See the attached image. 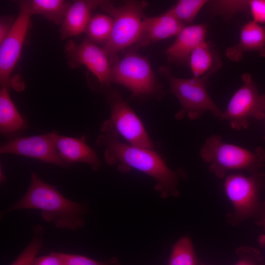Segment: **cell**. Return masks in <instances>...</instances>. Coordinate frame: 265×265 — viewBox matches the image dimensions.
<instances>
[{"label": "cell", "mask_w": 265, "mask_h": 265, "mask_svg": "<svg viewBox=\"0 0 265 265\" xmlns=\"http://www.w3.org/2000/svg\"><path fill=\"white\" fill-rule=\"evenodd\" d=\"M200 154L202 160L209 164L211 171L219 178L224 177L226 172L231 170L254 171L265 163V151L262 148L250 151L225 143L216 134L206 139Z\"/></svg>", "instance_id": "277c9868"}, {"label": "cell", "mask_w": 265, "mask_h": 265, "mask_svg": "<svg viewBox=\"0 0 265 265\" xmlns=\"http://www.w3.org/2000/svg\"><path fill=\"white\" fill-rule=\"evenodd\" d=\"M27 123L11 100L9 90H0V132L2 136L16 138L27 128Z\"/></svg>", "instance_id": "ac0fdd59"}, {"label": "cell", "mask_w": 265, "mask_h": 265, "mask_svg": "<svg viewBox=\"0 0 265 265\" xmlns=\"http://www.w3.org/2000/svg\"><path fill=\"white\" fill-rule=\"evenodd\" d=\"M188 61L193 78H195L209 77L222 66L218 53L206 41L193 50Z\"/></svg>", "instance_id": "d6986e66"}, {"label": "cell", "mask_w": 265, "mask_h": 265, "mask_svg": "<svg viewBox=\"0 0 265 265\" xmlns=\"http://www.w3.org/2000/svg\"><path fill=\"white\" fill-rule=\"evenodd\" d=\"M66 265H120L116 259H111L105 262H99L86 256L59 252Z\"/></svg>", "instance_id": "484cf974"}, {"label": "cell", "mask_w": 265, "mask_h": 265, "mask_svg": "<svg viewBox=\"0 0 265 265\" xmlns=\"http://www.w3.org/2000/svg\"><path fill=\"white\" fill-rule=\"evenodd\" d=\"M110 81L126 87L132 97L138 99L155 97L161 92L149 60L134 52L128 53L112 65Z\"/></svg>", "instance_id": "8992f818"}, {"label": "cell", "mask_w": 265, "mask_h": 265, "mask_svg": "<svg viewBox=\"0 0 265 265\" xmlns=\"http://www.w3.org/2000/svg\"><path fill=\"white\" fill-rule=\"evenodd\" d=\"M31 13L43 16L49 21L61 25L71 2L64 0H28Z\"/></svg>", "instance_id": "ffe728a7"}, {"label": "cell", "mask_w": 265, "mask_h": 265, "mask_svg": "<svg viewBox=\"0 0 265 265\" xmlns=\"http://www.w3.org/2000/svg\"><path fill=\"white\" fill-rule=\"evenodd\" d=\"M49 133L66 168L75 162L86 163L94 170L101 167V162L97 153L87 144L84 137L64 136L55 131Z\"/></svg>", "instance_id": "4fadbf2b"}, {"label": "cell", "mask_w": 265, "mask_h": 265, "mask_svg": "<svg viewBox=\"0 0 265 265\" xmlns=\"http://www.w3.org/2000/svg\"><path fill=\"white\" fill-rule=\"evenodd\" d=\"M186 26L168 11L158 16L145 17L137 44L144 47L177 36Z\"/></svg>", "instance_id": "9a60e30c"}, {"label": "cell", "mask_w": 265, "mask_h": 265, "mask_svg": "<svg viewBox=\"0 0 265 265\" xmlns=\"http://www.w3.org/2000/svg\"><path fill=\"white\" fill-rule=\"evenodd\" d=\"M206 34L205 24L185 26L165 51L168 61L180 65L186 63L193 50L205 41Z\"/></svg>", "instance_id": "5bb4252c"}, {"label": "cell", "mask_w": 265, "mask_h": 265, "mask_svg": "<svg viewBox=\"0 0 265 265\" xmlns=\"http://www.w3.org/2000/svg\"><path fill=\"white\" fill-rule=\"evenodd\" d=\"M258 180L256 176L241 174H231L226 178L225 193L239 215H247L254 209L259 188Z\"/></svg>", "instance_id": "7c38bea8"}, {"label": "cell", "mask_w": 265, "mask_h": 265, "mask_svg": "<svg viewBox=\"0 0 265 265\" xmlns=\"http://www.w3.org/2000/svg\"><path fill=\"white\" fill-rule=\"evenodd\" d=\"M0 153L29 157L66 168L49 132L41 135L17 137L11 139L1 145Z\"/></svg>", "instance_id": "8fae6325"}, {"label": "cell", "mask_w": 265, "mask_h": 265, "mask_svg": "<svg viewBox=\"0 0 265 265\" xmlns=\"http://www.w3.org/2000/svg\"><path fill=\"white\" fill-rule=\"evenodd\" d=\"M20 210H39L45 221L53 223L59 229L76 231L85 224L84 205L66 198L34 172L31 173L30 183L25 194L0 215Z\"/></svg>", "instance_id": "7a4b0ae2"}, {"label": "cell", "mask_w": 265, "mask_h": 265, "mask_svg": "<svg viewBox=\"0 0 265 265\" xmlns=\"http://www.w3.org/2000/svg\"><path fill=\"white\" fill-rule=\"evenodd\" d=\"M106 96L110 107V116L101 128L114 130L131 145L155 150L141 121L120 93L110 90Z\"/></svg>", "instance_id": "ba28073f"}, {"label": "cell", "mask_w": 265, "mask_h": 265, "mask_svg": "<svg viewBox=\"0 0 265 265\" xmlns=\"http://www.w3.org/2000/svg\"><path fill=\"white\" fill-rule=\"evenodd\" d=\"M113 24V19L109 15L96 14L91 17L87 26L86 39L94 44L105 45L110 36Z\"/></svg>", "instance_id": "44dd1931"}, {"label": "cell", "mask_w": 265, "mask_h": 265, "mask_svg": "<svg viewBox=\"0 0 265 265\" xmlns=\"http://www.w3.org/2000/svg\"><path fill=\"white\" fill-rule=\"evenodd\" d=\"M19 12L12 27L0 43V84L9 90L11 75L18 61L29 26L31 17L28 0L19 2Z\"/></svg>", "instance_id": "9c48e42d"}, {"label": "cell", "mask_w": 265, "mask_h": 265, "mask_svg": "<svg viewBox=\"0 0 265 265\" xmlns=\"http://www.w3.org/2000/svg\"><path fill=\"white\" fill-rule=\"evenodd\" d=\"M147 5L144 1L129 0L115 6L110 1L104 0L100 6L113 20L110 36L103 48L112 65L119 60V52L137 43Z\"/></svg>", "instance_id": "3957f363"}, {"label": "cell", "mask_w": 265, "mask_h": 265, "mask_svg": "<svg viewBox=\"0 0 265 265\" xmlns=\"http://www.w3.org/2000/svg\"><path fill=\"white\" fill-rule=\"evenodd\" d=\"M159 71L168 80L171 92L177 98L181 109L175 114L177 120L185 116L194 120L207 111L219 117L222 111L209 95L207 86L209 76L201 78L182 79L175 77L168 67L161 66Z\"/></svg>", "instance_id": "5b68a950"}, {"label": "cell", "mask_w": 265, "mask_h": 265, "mask_svg": "<svg viewBox=\"0 0 265 265\" xmlns=\"http://www.w3.org/2000/svg\"><path fill=\"white\" fill-rule=\"evenodd\" d=\"M32 233L29 243L10 265H32L42 248L44 238V230L40 225L33 226Z\"/></svg>", "instance_id": "7402d4cb"}, {"label": "cell", "mask_w": 265, "mask_h": 265, "mask_svg": "<svg viewBox=\"0 0 265 265\" xmlns=\"http://www.w3.org/2000/svg\"><path fill=\"white\" fill-rule=\"evenodd\" d=\"M32 265H66L59 252H52L49 254L36 257Z\"/></svg>", "instance_id": "83f0119b"}, {"label": "cell", "mask_w": 265, "mask_h": 265, "mask_svg": "<svg viewBox=\"0 0 265 265\" xmlns=\"http://www.w3.org/2000/svg\"><path fill=\"white\" fill-rule=\"evenodd\" d=\"M258 52L265 57V26L253 21L244 24L240 29L238 42L226 50V57L231 61L241 60L246 52Z\"/></svg>", "instance_id": "e0dca14e"}, {"label": "cell", "mask_w": 265, "mask_h": 265, "mask_svg": "<svg viewBox=\"0 0 265 265\" xmlns=\"http://www.w3.org/2000/svg\"><path fill=\"white\" fill-rule=\"evenodd\" d=\"M104 1L100 0H79L71 3L59 29L61 39H65L85 32L91 18L92 12L98 7H100Z\"/></svg>", "instance_id": "2e32d148"}, {"label": "cell", "mask_w": 265, "mask_h": 265, "mask_svg": "<svg viewBox=\"0 0 265 265\" xmlns=\"http://www.w3.org/2000/svg\"><path fill=\"white\" fill-rule=\"evenodd\" d=\"M261 260L257 256L242 255L235 265H261Z\"/></svg>", "instance_id": "f546056e"}, {"label": "cell", "mask_w": 265, "mask_h": 265, "mask_svg": "<svg viewBox=\"0 0 265 265\" xmlns=\"http://www.w3.org/2000/svg\"><path fill=\"white\" fill-rule=\"evenodd\" d=\"M248 7L253 21L265 24V0H248Z\"/></svg>", "instance_id": "4316f807"}, {"label": "cell", "mask_w": 265, "mask_h": 265, "mask_svg": "<svg viewBox=\"0 0 265 265\" xmlns=\"http://www.w3.org/2000/svg\"><path fill=\"white\" fill-rule=\"evenodd\" d=\"M265 139V137H264Z\"/></svg>", "instance_id": "4dcf8cb0"}, {"label": "cell", "mask_w": 265, "mask_h": 265, "mask_svg": "<svg viewBox=\"0 0 265 265\" xmlns=\"http://www.w3.org/2000/svg\"><path fill=\"white\" fill-rule=\"evenodd\" d=\"M96 143L104 149V158L108 165H116L121 172L134 169L148 175L156 181V189L163 197L177 194V174L155 150L124 143L113 129L101 128Z\"/></svg>", "instance_id": "6da1fadb"}, {"label": "cell", "mask_w": 265, "mask_h": 265, "mask_svg": "<svg viewBox=\"0 0 265 265\" xmlns=\"http://www.w3.org/2000/svg\"><path fill=\"white\" fill-rule=\"evenodd\" d=\"M209 0H180L167 10L185 25L191 23Z\"/></svg>", "instance_id": "603a6c76"}, {"label": "cell", "mask_w": 265, "mask_h": 265, "mask_svg": "<svg viewBox=\"0 0 265 265\" xmlns=\"http://www.w3.org/2000/svg\"><path fill=\"white\" fill-rule=\"evenodd\" d=\"M213 14L220 15L226 19L236 13L248 9V0H215L210 2Z\"/></svg>", "instance_id": "d4e9b609"}, {"label": "cell", "mask_w": 265, "mask_h": 265, "mask_svg": "<svg viewBox=\"0 0 265 265\" xmlns=\"http://www.w3.org/2000/svg\"><path fill=\"white\" fill-rule=\"evenodd\" d=\"M241 79L242 85L219 117L221 120L228 121L236 130L247 129L250 118L261 120L265 118V95L259 93L250 74L244 73Z\"/></svg>", "instance_id": "52a82bcc"}, {"label": "cell", "mask_w": 265, "mask_h": 265, "mask_svg": "<svg viewBox=\"0 0 265 265\" xmlns=\"http://www.w3.org/2000/svg\"><path fill=\"white\" fill-rule=\"evenodd\" d=\"M15 20L10 16H2L0 19V43H1L10 32Z\"/></svg>", "instance_id": "f1b7e54d"}, {"label": "cell", "mask_w": 265, "mask_h": 265, "mask_svg": "<svg viewBox=\"0 0 265 265\" xmlns=\"http://www.w3.org/2000/svg\"><path fill=\"white\" fill-rule=\"evenodd\" d=\"M196 259L190 239L185 237L174 245L168 265H195Z\"/></svg>", "instance_id": "cb8c5ba5"}, {"label": "cell", "mask_w": 265, "mask_h": 265, "mask_svg": "<svg viewBox=\"0 0 265 265\" xmlns=\"http://www.w3.org/2000/svg\"><path fill=\"white\" fill-rule=\"evenodd\" d=\"M69 64L73 68L85 66L104 85L111 83L112 64L103 48L85 39L80 44L69 41L65 47Z\"/></svg>", "instance_id": "30bf717a"}]
</instances>
